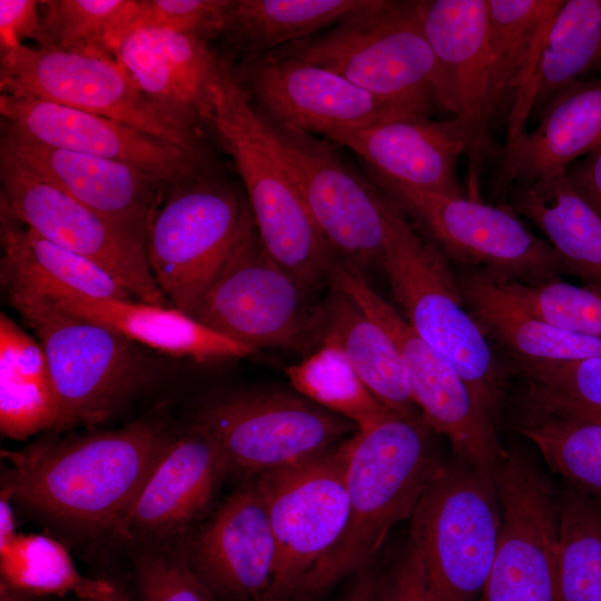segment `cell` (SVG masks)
Here are the masks:
<instances>
[{"label":"cell","mask_w":601,"mask_h":601,"mask_svg":"<svg viewBox=\"0 0 601 601\" xmlns=\"http://www.w3.org/2000/svg\"><path fill=\"white\" fill-rule=\"evenodd\" d=\"M253 220L247 198L218 171L170 187L149 225L146 253L173 307L190 316Z\"/></svg>","instance_id":"cell-8"},{"label":"cell","mask_w":601,"mask_h":601,"mask_svg":"<svg viewBox=\"0 0 601 601\" xmlns=\"http://www.w3.org/2000/svg\"><path fill=\"white\" fill-rule=\"evenodd\" d=\"M1 284L49 299L76 295L100 299H135L93 262L62 248L24 226L0 203Z\"/></svg>","instance_id":"cell-27"},{"label":"cell","mask_w":601,"mask_h":601,"mask_svg":"<svg viewBox=\"0 0 601 601\" xmlns=\"http://www.w3.org/2000/svg\"><path fill=\"white\" fill-rule=\"evenodd\" d=\"M564 173L509 187L511 208L546 236L565 273L601 293V217L572 189Z\"/></svg>","instance_id":"cell-32"},{"label":"cell","mask_w":601,"mask_h":601,"mask_svg":"<svg viewBox=\"0 0 601 601\" xmlns=\"http://www.w3.org/2000/svg\"><path fill=\"white\" fill-rule=\"evenodd\" d=\"M0 587L22 598L72 593L95 601L112 587L106 580L85 578L60 542L36 533L18 534L0 550Z\"/></svg>","instance_id":"cell-36"},{"label":"cell","mask_w":601,"mask_h":601,"mask_svg":"<svg viewBox=\"0 0 601 601\" xmlns=\"http://www.w3.org/2000/svg\"><path fill=\"white\" fill-rule=\"evenodd\" d=\"M129 0L40 1L52 47L114 57L115 36Z\"/></svg>","instance_id":"cell-40"},{"label":"cell","mask_w":601,"mask_h":601,"mask_svg":"<svg viewBox=\"0 0 601 601\" xmlns=\"http://www.w3.org/2000/svg\"><path fill=\"white\" fill-rule=\"evenodd\" d=\"M465 306L486 336L514 361L571 362L601 356V339L577 334L531 314L482 269L457 277Z\"/></svg>","instance_id":"cell-31"},{"label":"cell","mask_w":601,"mask_h":601,"mask_svg":"<svg viewBox=\"0 0 601 601\" xmlns=\"http://www.w3.org/2000/svg\"><path fill=\"white\" fill-rule=\"evenodd\" d=\"M520 431L566 482L601 500V425L525 411Z\"/></svg>","instance_id":"cell-39"},{"label":"cell","mask_w":601,"mask_h":601,"mask_svg":"<svg viewBox=\"0 0 601 601\" xmlns=\"http://www.w3.org/2000/svg\"><path fill=\"white\" fill-rule=\"evenodd\" d=\"M382 194V268L392 294L414 332L457 371L496 424L505 378L486 335L467 311L447 257L422 238L402 208Z\"/></svg>","instance_id":"cell-4"},{"label":"cell","mask_w":601,"mask_h":601,"mask_svg":"<svg viewBox=\"0 0 601 601\" xmlns=\"http://www.w3.org/2000/svg\"><path fill=\"white\" fill-rule=\"evenodd\" d=\"M303 289L265 249L253 220L190 314L255 352L311 343L315 312Z\"/></svg>","instance_id":"cell-16"},{"label":"cell","mask_w":601,"mask_h":601,"mask_svg":"<svg viewBox=\"0 0 601 601\" xmlns=\"http://www.w3.org/2000/svg\"><path fill=\"white\" fill-rule=\"evenodd\" d=\"M378 601H430L426 571L416 541L410 539L377 579Z\"/></svg>","instance_id":"cell-45"},{"label":"cell","mask_w":601,"mask_h":601,"mask_svg":"<svg viewBox=\"0 0 601 601\" xmlns=\"http://www.w3.org/2000/svg\"><path fill=\"white\" fill-rule=\"evenodd\" d=\"M526 411L559 415L601 425V407L590 406L553 396L528 386L521 397Z\"/></svg>","instance_id":"cell-48"},{"label":"cell","mask_w":601,"mask_h":601,"mask_svg":"<svg viewBox=\"0 0 601 601\" xmlns=\"http://www.w3.org/2000/svg\"><path fill=\"white\" fill-rule=\"evenodd\" d=\"M195 424L217 444L230 472L246 479L326 451L358 431L304 396L277 390L215 400Z\"/></svg>","instance_id":"cell-14"},{"label":"cell","mask_w":601,"mask_h":601,"mask_svg":"<svg viewBox=\"0 0 601 601\" xmlns=\"http://www.w3.org/2000/svg\"><path fill=\"white\" fill-rule=\"evenodd\" d=\"M0 114L4 125L36 141L132 165L169 188L217 171L211 155L188 151L135 127L79 109L1 93Z\"/></svg>","instance_id":"cell-19"},{"label":"cell","mask_w":601,"mask_h":601,"mask_svg":"<svg viewBox=\"0 0 601 601\" xmlns=\"http://www.w3.org/2000/svg\"><path fill=\"white\" fill-rule=\"evenodd\" d=\"M11 495L1 490L0 495V550L7 548L18 535L16 532L14 514L11 505Z\"/></svg>","instance_id":"cell-50"},{"label":"cell","mask_w":601,"mask_h":601,"mask_svg":"<svg viewBox=\"0 0 601 601\" xmlns=\"http://www.w3.org/2000/svg\"><path fill=\"white\" fill-rule=\"evenodd\" d=\"M292 386L318 406L366 431L398 415L365 385L345 354L335 345L322 344L302 362L286 368Z\"/></svg>","instance_id":"cell-38"},{"label":"cell","mask_w":601,"mask_h":601,"mask_svg":"<svg viewBox=\"0 0 601 601\" xmlns=\"http://www.w3.org/2000/svg\"><path fill=\"white\" fill-rule=\"evenodd\" d=\"M256 112L335 259L361 272L382 267L385 229L381 189L364 179L329 139Z\"/></svg>","instance_id":"cell-13"},{"label":"cell","mask_w":601,"mask_h":601,"mask_svg":"<svg viewBox=\"0 0 601 601\" xmlns=\"http://www.w3.org/2000/svg\"><path fill=\"white\" fill-rule=\"evenodd\" d=\"M0 152L53 184L146 246L167 186L132 165L36 141L3 124Z\"/></svg>","instance_id":"cell-22"},{"label":"cell","mask_w":601,"mask_h":601,"mask_svg":"<svg viewBox=\"0 0 601 601\" xmlns=\"http://www.w3.org/2000/svg\"><path fill=\"white\" fill-rule=\"evenodd\" d=\"M0 89L1 93L99 115L188 151L211 155L203 132L189 130L166 115L111 56L21 45L1 52Z\"/></svg>","instance_id":"cell-10"},{"label":"cell","mask_w":601,"mask_h":601,"mask_svg":"<svg viewBox=\"0 0 601 601\" xmlns=\"http://www.w3.org/2000/svg\"><path fill=\"white\" fill-rule=\"evenodd\" d=\"M528 312L560 328L601 339V293L560 278L538 285L500 279Z\"/></svg>","instance_id":"cell-41"},{"label":"cell","mask_w":601,"mask_h":601,"mask_svg":"<svg viewBox=\"0 0 601 601\" xmlns=\"http://www.w3.org/2000/svg\"><path fill=\"white\" fill-rule=\"evenodd\" d=\"M114 58L166 115L203 132L221 71V57L208 40L179 30L140 28L120 41Z\"/></svg>","instance_id":"cell-23"},{"label":"cell","mask_w":601,"mask_h":601,"mask_svg":"<svg viewBox=\"0 0 601 601\" xmlns=\"http://www.w3.org/2000/svg\"><path fill=\"white\" fill-rule=\"evenodd\" d=\"M229 472L217 444L194 424L170 439L117 534L140 541L183 534L207 511Z\"/></svg>","instance_id":"cell-25"},{"label":"cell","mask_w":601,"mask_h":601,"mask_svg":"<svg viewBox=\"0 0 601 601\" xmlns=\"http://www.w3.org/2000/svg\"><path fill=\"white\" fill-rule=\"evenodd\" d=\"M493 476L503 518L481 601H561L559 490L520 446L506 450Z\"/></svg>","instance_id":"cell-15"},{"label":"cell","mask_w":601,"mask_h":601,"mask_svg":"<svg viewBox=\"0 0 601 601\" xmlns=\"http://www.w3.org/2000/svg\"><path fill=\"white\" fill-rule=\"evenodd\" d=\"M538 124L497 149V184L526 185L564 173L601 145V78L578 80L536 116Z\"/></svg>","instance_id":"cell-26"},{"label":"cell","mask_w":601,"mask_h":601,"mask_svg":"<svg viewBox=\"0 0 601 601\" xmlns=\"http://www.w3.org/2000/svg\"><path fill=\"white\" fill-rule=\"evenodd\" d=\"M1 200L24 226L110 274L136 300L171 306L146 246L62 189L0 152Z\"/></svg>","instance_id":"cell-17"},{"label":"cell","mask_w":601,"mask_h":601,"mask_svg":"<svg viewBox=\"0 0 601 601\" xmlns=\"http://www.w3.org/2000/svg\"><path fill=\"white\" fill-rule=\"evenodd\" d=\"M423 421L393 415L351 436L348 518L333 545L299 582L290 601H311L372 562L391 530L412 519L445 462Z\"/></svg>","instance_id":"cell-2"},{"label":"cell","mask_w":601,"mask_h":601,"mask_svg":"<svg viewBox=\"0 0 601 601\" xmlns=\"http://www.w3.org/2000/svg\"><path fill=\"white\" fill-rule=\"evenodd\" d=\"M21 598L9 589L0 587V601H21Z\"/></svg>","instance_id":"cell-52"},{"label":"cell","mask_w":601,"mask_h":601,"mask_svg":"<svg viewBox=\"0 0 601 601\" xmlns=\"http://www.w3.org/2000/svg\"><path fill=\"white\" fill-rule=\"evenodd\" d=\"M328 282L348 296L394 342L425 425L449 440L455 456L493 474L506 449L499 441L496 424L480 406L457 371L371 288L363 272L336 263Z\"/></svg>","instance_id":"cell-11"},{"label":"cell","mask_w":601,"mask_h":601,"mask_svg":"<svg viewBox=\"0 0 601 601\" xmlns=\"http://www.w3.org/2000/svg\"><path fill=\"white\" fill-rule=\"evenodd\" d=\"M220 601H265L276 560L275 539L257 477H247L181 551Z\"/></svg>","instance_id":"cell-21"},{"label":"cell","mask_w":601,"mask_h":601,"mask_svg":"<svg viewBox=\"0 0 601 601\" xmlns=\"http://www.w3.org/2000/svg\"><path fill=\"white\" fill-rule=\"evenodd\" d=\"M599 68H601V38H600V45H599L597 56L591 66V69H599Z\"/></svg>","instance_id":"cell-53"},{"label":"cell","mask_w":601,"mask_h":601,"mask_svg":"<svg viewBox=\"0 0 601 601\" xmlns=\"http://www.w3.org/2000/svg\"><path fill=\"white\" fill-rule=\"evenodd\" d=\"M516 366L534 390L601 407V356L571 362L516 361Z\"/></svg>","instance_id":"cell-44"},{"label":"cell","mask_w":601,"mask_h":601,"mask_svg":"<svg viewBox=\"0 0 601 601\" xmlns=\"http://www.w3.org/2000/svg\"><path fill=\"white\" fill-rule=\"evenodd\" d=\"M135 573L138 601H220L191 571L181 552L142 553Z\"/></svg>","instance_id":"cell-43"},{"label":"cell","mask_w":601,"mask_h":601,"mask_svg":"<svg viewBox=\"0 0 601 601\" xmlns=\"http://www.w3.org/2000/svg\"><path fill=\"white\" fill-rule=\"evenodd\" d=\"M51 300L73 316L105 326L138 345L167 355L205 362L240 358L255 353L173 306L76 295Z\"/></svg>","instance_id":"cell-28"},{"label":"cell","mask_w":601,"mask_h":601,"mask_svg":"<svg viewBox=\"0 0 601 601\" xmlns=\"http://www.w3.org/2000/svg\"><path fill=\"white\" fill-rule=\"evenodd\" d=\"M373 0H231L224 31L240 58L276 50L367 8Z\"/></svg>","instance_id":"cell-35"},{"label":"cell","mask_w":601,"mask_h":601,"mask_svg":"<svg viewBox=\"0 0 601 601\" xmlns=\"http://www.w3.org/2000/svg\"><path fill=\"white\" fill-rule=\"evenodd\" d=\"M347 147L368 171L411 187L465 196L457 161L469 139L454 117L434 120L426 115H400L373 125L339 130L325 137Z\"/></svg>","instance_id":"cell-24"},{"label":"cell","mask_w":601,"mask_h":601,"mask_svg":"<svg viewBox=\"0 0 601 601\" xmlns=\"http://www.w3.org/2000/svg\"><path fill=\"white\" fill-rule=\"evenodd\" d=\"M283 47L407 111L428 116L440 107L439 65L418 1L373 0L327 31Z\"/></svg>","instance_id":"cell-5"},{"label":"cell","mask_w":601,"mask_h":601,"mask_svg":"<svg viewBox=\"0 0 601 601\" xmlns=\"http://www.w3.org/2000/svg\"><path fill=\"white\" fill-rule=\"evenodd\" d=\"M563 0H486L493 122L526 85L545 29Z\"/></svg>","instance_id":"cell-34"},{"label":"cell","mask_w":601,"mask_h":601,"mask_svg":"<svg viewBox=\"0 0 601 601\" xmlns=\"http://www.w3.org/2000/svg\"><path fill=\"white\" fill-rule=\"evenodd\" d=\"M502 505L492 473L455 459L445 462L412 516L430 601H476L490 574Z\"/></svg>","instance_id":"cell-7"},{"label":"cell","mask_w":601,"mask_h":601,"mask_svg":"<svg viewBox=\"0 0 601 601\" xmlns=\"http://www.w3.org/2000/svg\"><path fill=\"white\" fill-rule=\"evenodd\" d=\"M572 189L601 217V145L565 169Z\"/></svg>","instance_id":"cell-47"},{"label":"cell","mask_w":601,"mask_h":601,"mask_svg":"<svg viewBox=\"0 0 601 601\" xmlns=\"http://www.w3.org/2000/svg\"><path fill=\"white\" fill-rule=\"evenodd\" d=\"M337 346L371 392L388 408L411 421L416 412L403 358L387 333L348 296L332 287L315 311L311 343Z\"/></svg>","instance_id":"cell-30"},{"label":"cell","mask_w":601,"mask_h":601,"mask_svg":"<svg viewBox=\"0 0 601 601\" xmlns=\"http://www.w3.org/2000/svg\"><path fill=\"white\" fill-rule=\"evenodd\" d=\"M601 38V0H563L543 35L532 73L508 116L506 140L521 135L531 115L591 70Z\"/></svg>","instance_id":"cell-29"},{"label":"cell","mask_w":601,"mask_h":601,"mask_svg":"<svg viewBox=\"0 0 601 601\" xmlns=\"http://www.w3.org/2000/svg\"><path fill=\"white\" fill-rule=\"evenodd\" d=\"M40 1L0 0V51L4 52L32 39L38 47L51 48L43 19L39 13Z\"/></svg>","instance_id":"cell-46"},{"label":"cell","mask_w":601,"mask_h":601,"mask_svg":"<svg viewBox=\"0 0 601 601\" xmlns=\"http://www.w3.org/2000/svg\"><path fill=\"white\" fill-rule=\"evenodd\" d=\"M233 67L230 58L221 57L206 125L234 160L265 249L308 292L328 282L336 259Z\"/></svg>","instance_id":"cell-3"},{"label":"cell","mask_w":601,"mask_h":601,"mask_svg":"<svg viewBox=\"0 0 601 601\" xmlns=\"http://www.w3.org/2000/svg\"><path fill=\"white\" fill-rule=\"evenodd\" d=\"M95 601H132L126 592L112 583L111 589Z\"/></svg>","instance_id":"cell-51"},{"label":"cell","mask_w":601,"mask_h":601,"mask_svg":"<svg viewBox=\"0 0 601 601\" xmlns=\"http://www.w3.org/2000/svg\"><path fill=\"white\" fill-rule=\"evenodd\" d=\"M368 174L447 258L479 267L499 279L526 285L546 283L565 273L549 242L534 235L506 206Z\"/></svg>","instance_id":"cell-9"},{"label":"cell","mask_w":601,"mask_h":601,"mask_svg":"<svg viewBox=\"0 0 601 601\" xmlns=\"http://www.w3.org/2000/svg\"><path fill=\"white\" fill-rule=\"evenodd\" d=\"M58 415L55 386L36 337L7 314L0 315V430L26 440L53 428Z\"/></svg>","instance_id":"cell-33"},{"label":"cell","mask_w":601,"mask_h":601,"mask_svg":"<svg viewBox=\"0 0 601 601\" xmlns=\"http://www.w3.org/2000/svg\"><path fill=\"white\" fill-rule=\"evenodd\" d=\"M351 436L313 456L256 475L276 546L265 601H290L304 575L341 538L348 518Z\"/></svg>","instance_id":"cell-12"},{"label":"cell","mask_w":601,"mask_h":601,"mask_svg":"<svg viewBox=\"0 0 601 601\" xmlns=\"http://www.w3.org/2000/svg\"><path fill=\"white\" fill-rule=\"evenodd\" d=\"M233 69L258 112L324 138L339 130L414 114L331 70L306 62L286 47L240 58Z\"/></svg>","instance_id":"cell-18"},{"label":"cell","mask_w":601,"mask_h":601,"mask_svg":"<svg viewBox=\"0 0 601 601\" xmlns=\"http://www.w3.org/2000/svg\"><path fill=\"white\" fill-rule=\"evenodd\" d=\"M378 574L372 565L356 572L345 591L334 601H378Z\"/></svg>","instance_id":"cell-49"},{"label":"cell","mask_w":601,"mask_h":601,"mask_svg":"<svg viewBox=\"0 0 601 601\" xmlns=\"http://www.w3.org/2000/svg\"><path fill=\"white\" fill-rule=\"evenodd\" d=\"M556 578L561 601H601V500L569 483L559 490Z\"/></svg>","instance_id":"cell-37"},{"label":"cell","mask_w":601,"mask_h":601,"mask_svg":"<svg viewBox=\"0 0 601 601\" xmlns=\"http://www.w3.org/2000/svg\"><path fill=\"white\" fill-rule=\"evenodd\" d=\"M171 436L156 424L125 427L3 452L2 490L58 522L116 533Z\"/></svg>","instance_id":"cell-1"},{"label":"cell","mask_w":601,"mask_h":601,"mask_svg":"<svg viewBox=\"0 0 601 601\" xmlns=\"http://www.w3.org/2000/svg\"><path fill=\"white\" fill-rule=\"evenodd\" d=\"M6 293L47 357L58 406L52 430L107 420L148 380L150 363L138 344L65 312L49 298Z\"/></svg>","instance_id":"cell-6"},{"label":"cell","mask_w":601,"mask_h":601,"mask_svg":"<svg viewBox=\"0 0 601 601\" xmlns=\"http://www.w3.org/2000/svg\"><path fill=\"white\" fill-rule=\"evenodd\" d=\"M418 13L439 65L440 107L464 127L469 180L496 155L491 130L486 0H421Z\"/></svg>","instance_id":"cell-20"},{"label":"cell","mask_w":601,"mask_h":601,"mask_svg":"<svg viewBox=\"0 0 601 601\" xmlns=\"http://www.w3.org/2000/svg\"><path fill=\"white\" fill-rule=\"evenodd\" d=\"M231 0H129L116 36V48L131 31L165 28L206 40L223 33ZM116 50V49H115Z\"/></svg>","instance_id":"cell-42"}]
</instances>
